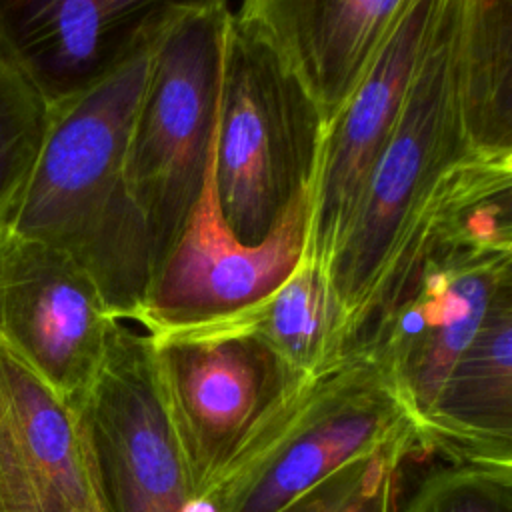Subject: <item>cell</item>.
Returning <instances> with one entry per match:
<instances>
[{
  "mask_svg": "<svg viewBox=\"0 0 512 512\" xmlns=\"http://www.w3.org/2000/svg\"><path fill=\"white\" fill-rule=\"evenodd\" d=\"M152 46L50 112L36 166L4 222L14 234L68 254L96 284L108 312L134 324L152 284V252L126 182V152Z\"/></svg>",
  "mask_w": 512,
  "mask_h": 512,
  "instance_id": "6da1fadb",
  "label": "cell"
},
{
  "mask_svg": "<svg viewBox=\"0 0 512 512\" xmlns=\"http://www.w3.org/2000/svg\"><path fill=\"white\" fill-rule=\"evenodd\" d=\"M324 132L314 100L248 4H230L214 184L220 214L240 242H264L312 190Z\"/></svg>",
  "mask_w": 512,
  "mask_h": 512,
  "instance_id": "7a4b0ae2",
  "label": "cell"
},
{
  "mask_svg": "<svg viewBox=\"0 0 512 512\" xmlns=\"http://www.w3.org/2000/svg\"><path fill=\"white\" fill-rule=\"evenodd\" d=\"M426 454L386 368L348 356L304 382L238 452L198 512H276L340 468L380 454Z\"/></svg>",
  "mask_w": 512,
  "mask_h": 512,
  "instance_id": "3957f363",
  "label": "cell"
},
{
  "mask_svg": "<svg viewBox=\"0 0 512 512\" xmlns=\"http://www.w3.org/2000/svg\"><path fill=\"white\" fill-rule=\"evenodd\" d=\"M228 6L176 0L152 46L126 152V182L148 232L152 278L200 200L214 156Z\"/></svg>",
  "mask_w": 512,
  "mask_h": 512,
  "instance_id": "277c9868",
  "label": "cell"
},
{
  "mask_svg": "<svg viewBox=\"0 0 512 512\" xmlns=\"http://www.w3.org/2000/svg\"><path fill=\"white\" fill-rule=\"evenodd\" d=\"M454 22L456 0H436L398 120L328 264L326 272L344 304L348 326L402 232L444 174L472 152L454 94Z\"/></svg>",
  "mask_w": 512,
  "mask_h": 512,
  "instance_id": "5b68a950",
  "label": "cell"
},
{
  "mask_svg": "<svg viewBox=\"0 0 512 512\" xmlns=\"http://www.w3.org/2000/svg\"><path fill=\"white\" fill-rule=\"evenodd\" d=\"M148 336L200 506L238 452L308 380L294 374L254 332L232 322Z\"/></svg>",
  "mask_w": 512,
  "mask_h": 512,
  "instance_id": "8992f818",
  "label": "cell"
},
{
  "mask_svg": "<svg viewBox=\"0 0 512 512\" xmlns=\"http://www.w3.org/2000/svg\"><path fill=\"white\" fill-rule=\"evenodd\" d=\"M100 512H198L150 336L118 322L92 384L72 404Z\"/></svg>",
  "mask_w": 512,
  "mask_h": 512,
  "instance_id": "52a82bcc",
  "label": "cell"
},
{
  "mask_svg": "<svg viewBox=\"0 0 512 512\" xmlns=\"http://www.w3.org/2000/svg\"><path fill=\"white\" fill-rule=\"evenodd\" d=\"M308 212L310 190L292 202L264 242H240L220 214L212 156L202 196L152 278L138 326L154 334L214 324L264 300L304 256Z\"/></svg>",
  "mask_w": 512,
  "mask_h": 512,
  "instance_id": "ba28073f",
  "label": "cell"
},
{
  "mask_svg": "<svg viewBox=\"0 0 512 512\" xmlns=\"http://www.w3.org/2000/svg\"><path fill=\"white\" fill-rule=\"evenodd\" d=\"M510 282L512 252L438 250L352 356H370L386 368L420 430L494 296Z\"/></svg>",
  "mask_w": 512,
  "mask_h": 512,
  "instance_id": "9c48e42d",
  "label": "cell"
},
{
  "mask_svg": "<svg viewBox=\"0 0 512 512\" xmlns=\"http://www.w3.org/2000/svg\"><path fill=\"white\" fill-rule=\"evenodd\" d=\"M118 322L68 254L0 228V344L68 404L96 378Z\"/></svg>",
  "mask_w": 512,
  "mask_h": 512,
  "instance_id": "30bf717a",
  "label": "cell"
},
{
  "mask_svg": "<svg viewBox=\"0 0 512 512\" xmlns=\"http://www.w3.org/2000/svg\"><path fill=\"white\" fill-rule=\"evenodd\" d=\"M174 4L176 0H0V52L52 112L148 50Z\"/></svg>",
  "mask_w": 512,
  "mask_h": 512,
  "instance_id": "8fae6325",
  "label": "cell"
},
{
  "mask_svg": "<svg viewBox=\"0 0 512 512\" xmlns=\"http://www.w3.org/2000/svg\"><path fill=\"white\" fill-rule=\"evenodd\" d=\"M436 0H408L372 68L324 132L310 190L304 256L328 270L392 134L422 54Z\"/></svg>",
  "mask_w": 512,
  "mask_h": 512,
  "instance_id": "7c38bea8",
  "label": "cell"
},
{
  "mask_svg": "<svg viewBox=\"0 0 512 512\" xmlns=\"http://www.w3.org/2000/svg\"><path fill=\"white\" fill-rule=\"evenodd\" d=\"M94 506L72 404L0 344V512Z\"/></svg>",
  "mask_w": 512,
  "mask_h": 512,
  "instance_id": "4fadbf2b",
  "label": "cell"
},
{
  "mask_svg": "<svg viewBox=\"0 0 512 512\" xmlns=\"http://www.w3.org/2000/svg\"><path fill=\"white\" fill-rule=\"evenodd\" d=\"M408 0H246L296 78L324 128L372 68Z\"/></svg>",
  "mask_w": 512,
  "mask_h": 512,
  "instance_id": "5bb4252c",
  "label": "cell"
},
{
  "mask_svg": "<svg viewBox=\"0 0 512 512\" xmlns=\"http://www.w3.org/2000/svg\"><path fill=\"white\" fill-rule=\"evenodd\" d=\"M426 454L512 466V282L494 296L420 428Z\"/></svg>",
  "mask_w": 512,
  "mask_h": 512,
  "instance_id": "9a60e30c",
  "label": "cell"
},
{
  "mask_svg": "<svg viewBox=\"0 0 512 512\" xmlns=\"http://www.w3.org/2000/svg\"><path fill=\"white\" fill-rule=\"evenodd\" d=\"M454 94L474 154H512V0H456Z\"/></svg>",
  "mask_w": 512,
  "mask_h": 512,
  "instance_id": "2e32d148",
  "label": "cell"
},
{
  "mask_svg": "<svg viewBox=\"0 0 512 512\" xmlns=\"http://www.w3.org/2000/svg\"><path fill=\"white\" fill-rule=\"evenodd\" d=\"M222 322L254 332L304 380L342 362L346 310L328 272L308 256H302L290 276L264 300Z\"/></svg>",
  "mask_w": 512,
  "mask_h": 512,
  "instance_id": "e0dca14e",
  "label": "cell"
},
{
  "mask_svg": "<svg viewBox=\"0 0 512 512\" xmlns=\"http://www.w3.org/2000/svg\"><path fill=\"white\" fill-rule=\"evenodd\" d=\"M50 110L0 52V228L26 188Z\"/></svg>",
  "mask_w": 512,
  "mask_h": 512,
  "instance_id": "ac0fdd59",
  "label": "cell"
},
{
  "mask_svg": "<svg viewBox=\"0 0 512 512\" xmlns=\"http://www.w3.org/2000/svg\"><path fill=\"white\" fill-rule=\"evenodd\" d=\"M404 452H380L330 474L276 512H396Z\"/></svg>",
  "mask_w": 512,
  "mask_h": 512,
  "instance_id": "d6986e66",
  "label": "cell"
},
{
  "mask_svg": "<svg viewBox=\"0 0 512 512\" xmlns=\"http://www.w3.org/2000/svg\"><path fill=\"white\" fill-rule=\"evenodd\" d=\"M402 512H512V466L446 462L418 482Z\"/></svg>",
  "mask_w": 512,
  "mask_h": 512,
  "instance_id": "ffe728a7",
  "label": "cell"
},
{
  "mask_svg": "<svg viewBox=\"0 0 512 512\" xmlns=\"http://www.w3.org/2000/svg\"><path fill=\"white\" fill-rule=\"evenodd\" d=\"M74 512H100V508L94 506V508H88V510H74Z\"/></svg>",
  "mask_w": 512,
  "mask_h": 512,
  "instance_id": "44dd1931",
  "label": "cell"
}]
</instances>
